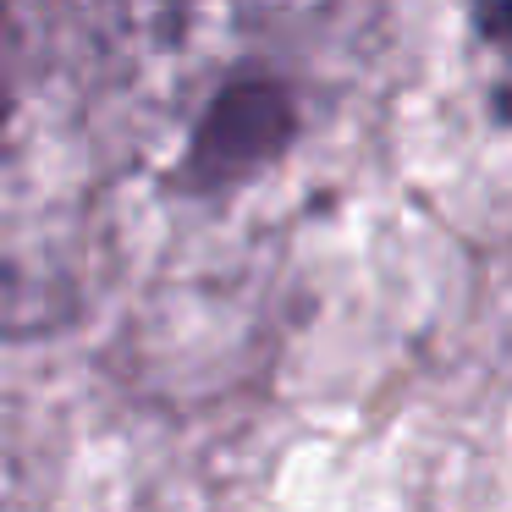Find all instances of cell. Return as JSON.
<instances>
[{
	"mask_svg": "<svg viewBox=\"0 0 512 512\" xmlns=\"http://www.w3.org/2000/svg\"><path fill=\"white\" fill-rule=\"evenodd\" d=\"M292 138V100L281 83L265 78H243L226 83L215 94V105L204 111L199 133L188 144V166H182V182L188 188H226V182L254 177L259 166L287 149Z\"/></svg>",
	"mask_w": 512,
	"mask_h": 512,
	"instance_id": "1",
	"label": "cell"
},
{
	"mask_svg": "<svg viewBox=\"0 0 512 512\" xmlns=\"http://www.w3.org/2000/svg\"><path fill=\"white\" fill-rule=\"evenodd\" d=\"M485 23H490V34L512 39V0H490V6H485Z\"/></svg>",
	"mask_w": 512,
	"mask_h": 512,
	"instance_id": "2",
	"label": "cell"
},
{
	"mask_svg": "<svg viewBox=\"0 0 512 512\" xmlns=\"http://www.w3.org/2000/svg\"><path fill=\"white\" fill-rule=\"evenodd\" d=\"M6 105H12V100H6V83H0V122H6Z\"/></svg>",
	"mask_w": 512,
	"mask_h": 512,
	"instance_id": "3",
	"label": "cell"
}]
</instances>
